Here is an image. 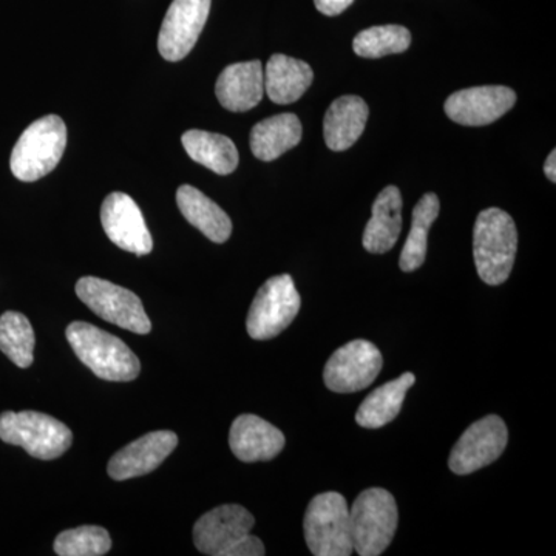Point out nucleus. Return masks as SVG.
<instances>
[{"mask_svg":"<svg viewBox=\"0 0 556 556\" xmlns=\"http://www.w3.org/2000/svg\"><path fill=\"white\" fill-rule=\"evenodd\" d=\"M76 295L98 317L116 327L137 332V334H149L152 329L141 300L129 289L102 278L83 277L76 283Z\"/></svg>","mask_w":556,"mask_h":556,"instance_id":"nucleus-8","label":"nucleus"},{"mask_svg":"<svg viewBox=\"0 0 556 556\" xmlns=\"http://www.w3.org/2000/svg\"><path fill=\"white\" fill-rule=\"evenodd\" d=\"M303 530L311 554L316 556H350V507L338 492L320 493L313 497L303 519Z\"/></svg>","mask_w":556,"mask_h":556,"instance_id":"nucleus-7","label":"nucleus"},{"mask_svg":"<svg viewBox=\"0 0 556 556\" xmlns=\"http://www.w3.org/2000/svg\"><path fill=\"white\" fill-rule=\"evenodd\" d=\"M212 0H174L167 10L159 36V50L166 61L178 62L195 47L208 13Z\"/></svg>","mask_w":556,"mask_h":556,"instance_id":"nucleus-12","label":"nucleus"},{"mask_svg":"<svg viewBox=\"0 0 556 556\" xmlns=\"http://www.w3.org/2000/svg\"><path fill=\"white\" fill-rule=\"evenodd\" d=\"M302 123L294 113H280L252 127L251 150L255 159L274 161L302 141Z\"/></svg>","mask_w":556,"mask_h":556,"instance_id":"nucleus-22","label":"nucleus"},{"mask_svg":"<svg viewBox=\"0 0 556 556\" xmlns=\"http://www.w3.org/2000/svg\"><path fill=\"white\" fill-rule=\"evenodd\" d=\"M65 336L76 357L98 378L110 382H130L138 378L141 364L123 340L86 321L70 324Z\"/></svg>","mask_w":556,"mask_h":556,"instance_id":"nucleus-3","label":"nucleus"},{"mask_svg":"<svg viewBox=\"0 0 556 556\" xmlns=\"http://www.w3.org/2000/svg\"><path fill=\"white\" fill-rule=\"evenodd\" d=\"M382 365V354L375 343L353 340L329 357L324 371L325 386L334 393H356L378 379Z\"/></svg>","mask_w":556,"mask_h":556,"instance_id":"nucleus-10","label":"nucleus"},{"mask_svg":"<svg viewBox=\"0 0 556 556\" xmlns=\"http://www.w3.org/2000/svg\"><path fill=\"white\" fill-rule=\"evenodd\" d=\"M439 211H441V203H439L437 193L433 192L426 193L413 208L412 229H409L407 241L402 249L401 260H399V266L404 273H413L426 262L428 232L437 222Z\"/></svg>","mask_w":556,"mask_h":556,"instance_id":"nucleus-25","label":"nucleus"},{"mask_svg":"<svg viewBox=\"0 0 556 556\" xmlns=\"http://www.w3.org/2000/svg\"><path fill=\"white\" fill-rule=\"evenodd\" d=\"M517 249V226L506 211L490 207L478 215L473 229V257L484 283L500 287L510 277Z\"/></svg>","mask_w":556,"mask_h":556,"instance_id":"nucleus-2","label":"nucleus"},{"mask_svg":"<svg viewBox=\"0 0 556 556\" xmlns=\"http://www.w3.org/2000/svg\"><path fill=\"white\" fill-rule=\"evenodd\" d=\"M0 439L42 460L56 459L72 447L73 433L61 420L38 412L0 415Z\"/></svg>","mask_w":556,"mask_h":556,"instance_id":"nucleus-6","label":"nucleus"},{"mask_svg":"<svg viewBox=\"0 0 556 556\" xmlns=\"http://www.w3.org/2000/svg\"><path fill=\"white\" fill-rule=\"evenodd\" d=\"M265 91L276 104L287 105L298 102L314 80V72L305 61L287 54H274L266 64Z\"/></svg>","mask_w":556,"mask_h":556,"instance_id":"nucleus-20","label":"nucleus"},{"mask_svg":"<svg viewBox=\"0 0 556 556\" xmlns=\"http://www.w3.org/2000/svg\"><path fill=\"white\" fill-rule=\"evenodd\" d=\"M413 372H405L397 379L369 393L356 413V422L364 428H382L393 422L401 413L408 390L415 386Z\"/></svg>","mask_w":556,"mask_h":556,"instance_id":"nucleus-23","label":"nucleus"},{"mask_svg":"<svg viewBox=\"0 0 556 556\" xmlns=\"http://www.w3.org/2000/svg\"><path fill=\"white\" fill-rule=\"evenodd\" d=\"M177 204L182 217L201 230L214 243H225L232 233L229 215L215 201L207 199L193 186L182 185L177 190Z\"/></svg>","mask_w":556,"mask_h":556,"instance_id":"nucleus-21","label":"nucleus"},{"mask_svg":"<svg viewBox=\"0 0 556 556\" xmlns=\"http://www.w3.org/2000/svg\"><path fill=\"white\" fill-rule=\"evenodd\" d=\"M300 305L302 299L291 276L270 277L258 289L249 309L248 334L254 340L277 338L298 317Z\"/></svg>","mask_w":556,"mask_h":556,"instance_id":"nucleus-9","label":"nucleus"},{"mask_svg":"<svg viewBox=\"0 0 556 556\" xmlns=\"http://www.w3.org/2000/svg\"><path fill=\"white\" fill-rule=\"evenodd\" d=\"M517 104V93L508 87L482 86L456 91L445 101L450 119L463 126L479 127L503 118Z\"/></svg>","mask_w":556,"mask_h":556,"instance_id":"nucleus-14","label":"nucleus"},{"mask_svg":"<svg viewBox=\"0 0 556 556\" xmlns=\"http://www.w3.org/2000/svg\"><path fill=\"white\" fill-rule=\"evenodd\" d=\"M412 46V33L402 25H379L358 33L353 40L357 56L379 60L388 54L404 53Z\"/></svg>","mask_w":556,"mask_h":556,"instance_id":"nucleus-27","label":"nucleus"},{"mask_svg":"<svg viewBox=\"0 0 556 556\" xmlns=\"http://www.w3.org/2000/svg\"><path fill=\"white\" fill-rule=\"evenodd\" d=\"M354 0H314L316 9L325 16H338L353 5Z\"/></svg>","mask_w":556,"mask_h":556,"instance_id":"nucleus-29","label":"nucleus"},{"mask_svg":"<svg viewBox=\"0 0 556 556\" xmlns=\"http://www.w3.org/2000/svg\"><path fill=\"white\" fill-rule=\"evenodd\" d=\"M112 548L108 530L98 526H83L65 530L54 541V552L61 556H101Z\"/></svg>","mask_w":556,"mask_h":556,"instance_id":"nucleus-28","label":"nucleus"},{"mask_svg":"<svg viewBox=\"0 0 556 556\" xmlns=\"http://www.w3.org/2000/svg\"><path fill=\"white\" fill-rule=\"evenodd\" d=\"M190 159L218 175H229L239 166V150L225 135L189 130L181 137Z\"/></svg>","mask_w":556,"mask_h":556,"instance_id":"nucleus-24","label":"nucleus"},{"mask_svg":"<svg viewBox=\"0 0 556 556\" xmlns=\"http://www.w3.org/2000/svg\"><path fill=\"white\" fill-rule=\"evenodd\" d=\"M255 519L239 504H225L207 511L193 527V543L204 555L263 556L260 538L251 535Z\"/></svg>","mask_w":556,"mask_h":556,"instance_id":"nucleus-1","label":"nucleus"},{"mask_svg":"<svg viewBox=\"0 0 556 556\" xmlns=\"http://www.w3.org/2000/svg\"><path fill=\"white\" fill-rule=\"evenodd\" d=\"M177 445L178 437L174 431L161 430L144 434L115 453L109 463V477L115 481H126L152 473Z\"/></svg>","mask_w":556,"mask_h":556,"instance_id":"nucleus-15","label":"nucleus"},{"mask_svg":"<svg viewBox=\"0 0 556 556\" xmlns=\"http://www.w3.org/2000/svg\"><path fill=\"white\" fill-rule=\"evenodd\" d=\"M287 439L285 434L255 415H241L229 431V447L241 463H260L280 455Z\"/></svg>","mask_w":556,"mask_h":556,"instance_id":"nucleus-16","label":"nucleus"},{"mask_svg":"<svg viewBox=\"0 0 556 556\" xmlns=\"http://www.w3.org/2000/svg\"><path fill=\"white\" fill-rule=\"evenodd\" d=\"M544 174L552 182L556 181V150H552L551 155L547 156L544 163Z\"/></svg>","mask_w":556,"mask_h":556,"instance_id":"nucleus-30","label":"nucleus"},{"mask_svg":"<svg viewBox=\"0 0 556 556\" xmlns=\"http://www.w3.org/2000/svg\"><path fill=\"white\" fill-rule=\"evenodd\" d=\"M67 148V127L56 115L35 121L17 139L10 167L21 181L33 182L56 169Z\"/></svg>","mask_w":556,"mask_h":556,"instance_id":"nucleus-4","label":"nucleus"},{"mask_svg":"<svg viewBox=\"0 0 556 556\" xmlns=\"http://www.w3.org/2000/svg\"><path fill=\"white\" fill-rule=\"evenodd\" d=\"M35 331L30 320L21 313L7 311L0 316V351L20 368L31 367L35 356Z\"/></svg>","mask_w":556,"mask_h":556,"instance_id":"nucleus-26","label":"nucleus"},{"mask_svg":"<svg viewBox=\"0 0 556 556\" xmlns=\"http://www.w3.org/2000/svg\"><path fill=\"white\" fill-rule=\"evenodd\" d=\"M101 223L110 241L116 247L137 255L152 252L153 240L141 208L127 193H110L102 203Z\"/></svg>","mask_w":556,"mask_h":556,"instance_id":"nucleus-13","label":"nucleus"},{"mask_svg":"<svg viewBox=\"0 0 556 556\" xmlns=\"http://www.w3.org/2000/svg\"><path fill=\"white\" fill-rule=\"evenodd\" d=\"M397 522L396 500L388 490L372 486L362 492L350 510L354 552L361 556L382 555L396 535Z\"/></svg>","mask_w":556,"mask_h":556,"instance_id":"nucleus-5","label":"nucleus"},{"mask_svg":"<svg viewBox=\"0 0 556 556\" xmlns=\"http://www.w3.org/2000/svg\"><path fill=\"white\" fill-rule=\"evenodd\" d=\"M219 104L229 112L243 113L257 108L265 94V73L260 61L228 65L215 86Z\"/></svg>","mask_w":556,"mask_h":556,"instance_id":"nucleus-17","label":"nucleus"},{"mask_svg":"<svg viewBox=\"0 0 556 556\" xmlns=\"http://www.w3.org/2000/svg\"><path fill=\"white\" fill-rule=\"evenodd\" d=\"M371 218L362 244L369 254H386L396 247L402 232V195L396 186H387L372 204Z\"/></svg>","mask_w":556,"mask_h":556,"instance_id":"nucleus-18","label":"nucleus"},{"mask_svg":"<svg viewBox=\"0 0 556 556\" xmlns=\"http://www.w3.org/2000/svg\"><path fill=\"white\" fill-rule=\"evenodd\" d=\"M508 430L500 416L489 415L471 424L448 457L453 473L470 475L495 463L507 447Z\"/></svg>","mask_w":556,"mask_h":556,"instance_id":"nucleus-11","label":"nucleus"},{"mask_svg":"<svg viewBox=\"0 0 556 556\" xmlns=\"http://www.w3.org/2000/svg\"><path fill=\"white\" fill-rule=\"evenodd\" d=\"M369 109L367 102L354 94L340 97L327 110L324 119V137L334 152L353 148L367 126Z\"/></svg>","mask_w":556,"mask_h":556,"instance_id":"nucleus-19","label":"nucleus"}]
</instances>
